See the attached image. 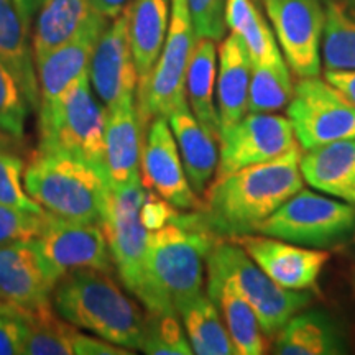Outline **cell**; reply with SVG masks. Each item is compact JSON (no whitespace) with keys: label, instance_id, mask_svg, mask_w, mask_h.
Segmentation results:
<instances>
[{"label":"cell","instance_id":"f35d334b","mask_svg":"<svg viewBox=\"0 0 355 355\" xmlns=\"http://www.w3.org/2000/svg\"><path fill=\"white\" fill-rule=\"evenodd\" d=\"M176 211L178 209H175V207H173L170 202H166L163 198H159L157 193L146 191L145 201L141 204L140 209L141 224L145 225V229L148 230V232L158 230L173 219Z\"/></svg>","mask_w":355,"mask_h":355},{"label":"cell","instance_id":"cb8c5ba5","mask_svg":"<svg viewBox=\"0 0 355 355\" xmlns=\"http://www.w3.org/2000/svg\"><path fill=\"white\" fill-rule=\"evenodd\" d=\"M28 33L13 0H0V61L19 84L28 107L38 112V74Z\"/></svg>","mask_w":355,"mask_h":355},{"label":"cell","instance_id":"bcb514c9","mask_svg":"<svg viewBox=\"0 0 355 355\" xmlns=\"http://www.w3.org/2000/svg\"><path fill=\"white\" fill-rule=\"evenodd\" d=\"M0 313H17V311H15V309H13L10 304L3 303V301H2V300H0Z\"/></svg>","mask_w":355,"mask_h":355},{"label":"cell","instance_id":"c3c4849f","mask_svg":"<svg viewBox=\"0 0 355 355\" xmlns=\"http://www.w3.org/2000/svg\"><path fill=\"white\" fill-rule=\"evenodd\" d=\"M354 241H355V234H354Z\"/></svg>","mask_w":355,"mask_h":355},{"label":"cell","instance_id":"ee69618b","mask_svg":"<svg viewBox=\"0 0 355 355\" xmlns=\"http://www.w3.org/2000/svg\"><path fill=\"white\" fill-rule=\"evenodd\" d=\"M46 2V0H13V3H15L17 10H19L20 17L24 19L25 25L32 26L35 17H37V13L40 12V8L43 7V3Z\"/></svg>","mask_w":355,"mask_h":355},{"label":"cell","instance_id":"7bdbcfd3","mask_svg":"<svg viewBox=\"0 0 355 355\" xmlns=\"http://www.w3.org/2000/svg\"><path fill=\"white\" fill-rule=\"evenodd\" d=\"M91 2L96 12H99L105 19L112 20L130 6L132 0H91Z\"/></svg>","mask_w":355,"mask_h":355},{"label":"cell","instance_id":"f546056e","mask_svg":"<svg viewBox=\"0 0 355 355\" xmlns=\"http://www.w3.org/2000/svg\"><path fill=\"white\" fill-rule=\"evenodd\" d=\"M225 24L245 43L254 64H277L285 61L272 26L254 0H227Z\"/></svg>","mask_w":355,"mask_h":355},{"label":"cell","instance_id":"4dcf8cb0","mask_svg":"<svg viewBox=\"0 0 355 355\" xmlns=\"http://www.w3.org/2000/svg\"><path fill=\"white\" fill-rule=\"evenodd\" d=\"M321 60L326 71L355 69V0H324Z\"/></svg>","mask_w":355,"mask_h":355},{"label":"cell","instance_id":"74e56055","mask_svg":"<svg viewBox=\"0 0 355 355\" xmlns=\"http://www.w3.org/2000/svg\"><path fill=\"white\" fill-rule=\"evenodd\" d=\"M227 0H188V7L198 38L222 42L227 32L225 24Z\"/></svg>","mask_w":355,"mask_h":355},{"label":"cell","instance_id":"7c38bea8","mask_svg":"<svg viewBox=\"0 0 355 355\" xmlns=\"http://www.w3.org/2000/svg\"><path fill=\"white\" fill-rule=\"evenodd\" d=\"M32 241L58 279L74 270H115L101 224L61 219L44 211L42 229Z\"/></svg>","mask_w":355,"mask_h":355},{"label":"cell","instance_id":"60d3db41","mask_svg":"<svg viewBox=\"0 0 355 355\" xmlns=\"http://www.w3.org/2000/svg\"><path fill=\"white\" fill-rule=\"evenodd\" d=\"M133 350L115 345L102 337L86 336L83 332H76L73 340V354L78 355H128Z\"/></svg>","mask_w":355,"mask_h":355},{"label":"cell","instance_id":"30bf717a","mask_svg":"<svg viewBox=\"0 0 355 355\" xmlns=\"http://www.w3.org/2000/svg\"><path fill=\"white\" fill-rule=\"evenodd\" d=\"M146 189L140 178L121 189H109L104 229L114 268L128 293L141 301L145 293V255L148 230L141 224L140 209Z\"/></svg>","mask_w":355,"mask_h":355},{"label":"cell","instance_id":"9c48e42d","mask_svg":"<svg viewBox=\"0 0 355 355\" xmlns=\"http://www.w3.org/2000/svg\"><path fill=\"white\" fill-rule=\"evenodd\" d=\"M286 112L304 152L355 139V104L327 79L300 78Z\"/></svg>","mask_w":355,"mask_h":355},{"label":"cell","instance_id":"8fae6325","mask_svg":"<svg viewBox=\"0 0 355 355\" xmlns=\"http://www.w3.org/2000/svg\"><path fill=\"white\" fill-rule=\"evenodd\" d=\"M283 58L298 78L321 73L324 0H259Z\"/></svg>","mask_w":355,"mask_h":355},{"label":"cell","instance_id":"484cf974","mask_svg":"<svg viewBox=\"0 0 355 355\" xmlns=\"http://www.w3.org/2000/svg\"><path fill=\"white\" fill-rule=\"evenodd\" d=\"M91 0H46L35 17L32 50L35 64L73 40L96 15Z\"/></svg>","mask_w":355,"mask_h":355},{"label":"cell","instance_id":"9a60e30c","mask_svg":"<svg viewBox=\"0 0 355 355\" xmlns=\"http://www.w3.org/2000/svg\"><path fill=\"white\" fill-rule=\"evenodd\" d=\"M278 285L288 290H316L329 252L279 241L268 235H242L234 239Z\"/></svg>","mask_w":355,"mask_h":355},{"label":"cell","instance_id":"836d02e7","mask_svg":"<svg viewBox=\"0 0 355 355\" xmlns=\"http://www.w3.org/2000/svg\"><path fill=\"white\" fill-rule=\"evenodd\" d=\"M150 355H191L189 339L178 313L145 314V329L141 347Z\"/></svg>","mask_w":355,"mask_h":355},{"label":"cell","instance_id":"3957f363","mask_svg":"<svg viewBox=\"0 0 355 355\" xmlns=\"http://www.w3.org/2000/svg\"><path fill=\"white\" fill-rule=\"evenodd\" d=\"M51 303L73 326L121 347H141L145 314L110 272L84 268L66 273L53 290Z\"/></svg>","mask_w":355,"mask_h":355},{"label":"cell","instance_id":"83f0119b","mask_svg":"<svg viewBox=\"0 0 355 355\" xmlns=\"http://www.w3.org/2000/svg\"><path fill=\"white\" fill-rule=\"evenodd\" d=\"M217 79V46L211 38H198L186 73V97L189 109L199 123L219 144L220 122L216 105Z\"/></svg>","mask_w":355,"mask_h":355},{"label":"cell","instance_id":"277c9868","mask_svg":"<svg viewBox=\"0 0 355 355\" xmlns=\"http://www.w3.org/2000/svg\"><path fill=\"white\" fill-rule=\"evenodd\" d=\"M24 180L28 196L50 214L102 225L110 188L107 180L83 159L38 146Z\"/></svg>","mask_w":355,"mask_h":355},{"label":"cell","instance_id":"5bb4252c","mask_svg":"<svg viewBox=\"0 0 355 355\" xmlns=\"http://www.w3.org/2000/svg\"><path fill=\"white\" fill-rule=\"evenodd\" d=\"M140 180L146 191H153L178 211H196L201 199L191 188L175 135L163 115L155 117L141 141Z\"/></svg>","mask_w":355,"mask_h":355},{"label":"cell","instance_id":"6da1fadb","mask_svg":"<svg viewBox=\"0 0 355 355\" xmlns=\"http://www.w3.org/2000/svg\"><path fill=\"white\" fill-rule=\"evenodd\" d=\"M301 157L303 148L296 145L270 162L216 178L199 207L211 232L229 241L257 234L261 222L303 189Z\"/></svg>","mask_w":355,"mask_h":355},{"label":"cell","instance_id":"2e32d148","mask_svg":"<svg viewBox=\"0 0 355 355\" xmlns=\"http://www.w3.org/2000/svg\"><path fill=\"white\" fill-rule=\"evenodd\" d=\"M58 282L33 241L0 247V300L19 314L53 304Z\"/></svg>","mask_w":355,"mask_h":355},{"label":"cell","instance_id":"8992f818","mask_svg":"<svg viewBox=\"0 0 355 355\" xmlns=\"http://www.w3.org/2000/svg\"><path fill=\"white\" fill-rule=\"evenodd\" d=\"M207 279H232L255 311L266 337H275L290 319L313 301L309 291L288 290L266 275L235 241L217 239L206 255Z\"/></svg>","mask_w":355,"mask_h":355},{"label":"cell","instance_id":"4fadbf2b","mask_svg":"<svg viewBox=\"0 0 355 355\" xmlns=\"http://www.w3.org/2000/svg\"><path fill=\"white\" fill-rule=\"evenodd\" d=\"M296 145L300 144L288 117L265 112L247 114L234 127L220 133L216 178L270 162Z\"/></svg>","mask_w":355,"mask_h":355},{"label":"cell","instance_id":"5b68a950","mask_svg":"<svg viewBox=\"0 0 355 355\" xmlns=\"http://www.w3.org/2000/svg\"><path fill=\"white\" fill-rule=\"evenodd\" d=\"M40 148L83 159L105 178L107 109L92 96L89 73L74 81L44 114H38Z\"/></svg>","mask_w":355,"mask_h":355},{"label":"cell","instance_id":"ba28073f","mask_svg":"<svg viewBox=\"0 0 355 355\" xmlns=\"http://www.w3.org/2000/svg\"><path fill=\"white\" fill-rule=\"evenodd\" d=\"M257 232L309 248L337 247L355 234V206L300 189Z\"/></svg>","mask_w":355,"mask_h":355},{"label":"cell","instance_id":"f1b7e54d","mask_svg":"<svg viewBox=\"0 0 355 355\" xmlns=\"http://www.w3.org/2000/svg\"><path fill=\"white\" fill-rule=\"evenodd\" d=\"M176 313L183 321L193 354L235 355L237 349L230 339L222 316L206 291L181 301Z\"/></svg>","mask_w":355,"mask_h":355},{"label":"cell","instance_id":"7dc6e473","mask_svg":"<svg viewBox=\"0 0 355 355\" xmlns=\"http://www.w3.org/2000/svg\"><path fill=\"white\" fill-rule=\"evenodd\" d=\"M352 286H354V291H355V270H354V273H352Z\"/></svg>","mask_w":355,"mask_h":355},{"label":"cell","instance_id":"d6a6232c","mask_svg":"<svg viewBox=\"0 0 355 355\" xmlns=\"http://www.w3.org/2000/svg\"><path fill=\"white\" fill-rule=\"evenodd\" d=\"M295 86L286 61L277 64L252 63L248 112L272 114L288 107Z\"/></svg>","mask_w":355,"mask_h":355},{"label":"cell","instance_id":"ab89813d","mask_svg":"<svg viewBox=\"0 0 355 355\" xmlns=\"http://www.w3.org/2000/svg\"><path fill=\"white\" fill-rule=\"evenodd\" d=\"M24 354V322L19 313H0V355Z\"/></svg>","mask_w":355,"mask_h":355},{"label":"cell","instance_id":"e0dca14e","mask_svg":"<svg viewBox=\"0 0 355 355\" xmlns=\"http://www.w3.org/2000/svg\"><path fill=\"white\" fill-rule=\"evenodd\" d=\"M89 79L105 109L112 107L122 96L137 94L139 74L128 38L127 8L109 21L97 40L89 64Z\"/></svg>","mask_w":355,"mask_h":355},{"label":"cell","instance_id":"52a82bcc","mask_svg":"<svg viewBox=\"0 0 355 355\" xmlns=\"http://www.w3.org/2000/svg\"><path fill=\"white\" fill-rule=\"evenodd\" d=\"M198 35L188 7V0H171V19L163 50L148 81L137 87V110L141 132L158 115L168 117L188 104L186 73L196 46Z\"/></svg>","mask_w":355,"mask_h":355},{"label":"cell","instance_id":"7a4b0ae2","mask_svg":"<svg viewBox=\"0 0 355 355\" xmlns=\"http://www.w3.org/2000/svg\"><path fill=\"white\" fill-rule=\"evenodd\" d=\"M217 239L199 209L176 211L166 225L148 232L140 301L148 313H176L181 301L204 291L206 255Z\"/></svg>","mask_w":355,"mask_h":355},{"label":"cell","instance_id":"f6af8a7d","mask_svg":"<svg viewBox=\"0 0 355 355\" xmlns=\"http://www.w3.org/2000/svg\"><path fill=\"white\" fill-rule=\"evenodd\" d=\"M17 141H19V140H15L13 137L8 135V133L0 130V150H12V152H13Z\"/></svg>","mask_w":355,"mask_h":355},{"label":"cell","instance_id":"603a6c76","mask_svg":"<svg viewBox=\"0 0 355 355\" xmlns=\"http://www.w3.org/2000/svg\"><path fill=\"white\" fill-rule=\"evenodd\" d=\"M166 119L175 135L191 188L198 196H202L209 188L219 163L217 140L199 123L189 105L175 110Z\"/></svg>","mask_w":355,"mask_h":355},{"label":"cell","instance_id":"d4e9b609","mask_svg":"<svg viewBox=\"0 0 355 355\" xmlns=\"http://www.w3.org/2000/svg\"><path fill=\"white\" fill-rule=\"evenodd\" d=\"M127 12L128 38L139 86H141L148 81L165 44L171 19V0H132Z\"/></svg>","mask_w":355,"mask_h":355},{"label":"cell","instance_id":"1f68e13d","mask_svg":"<svg viewBox=\"0 0 355 355\" xmlns=\"http://www.w3.org/2000/svg\"><path fill=\"white\" fill-rule=\"evenodd\" d=\"M19 316L24 322V354L26 355H69L78 327L61 321L53 304L26 311Z\"/></svg>","mask_w":355,"mask_h":355},{"label":"cell","instance_id":"d590c367","mask_svg":"<svg viewBox=\"0 0 355 355\" xmlns=\"http://www.w3.org/2000/svg\"><path fill=\"white\" fill-rule=\"evenodd\" d=\"M28 110L19 84L0 61V130L20 141L24 139Z\"/></svg>","mask_w":355,"mask_h":355},{"label":"cell","instance_id":"ffe728a7","mask_svg":"<svg viewBox=\"0 0 355 355\" xmlns=\"http://www.w3.org/2000/svg\"><path fill=\"white\" fill-rule=\"evenodd\" d=\"M252 58L239 35L230 33L220 42L217 68V114L220 133L234 127L248 112Z\"/></svg>","mask_w":355,"mask_h":355},{"label":"cell","instance_id":"8d00e7d4","mask_svg":"<svg viewBox=\"0 0 355 355\" xmlns=\"http://www.w3.org/2000/svg\"><path fill=\"white\" fill-rule=\"evenodd\" d=\"M43 212H30L0 204V247L32 241L40 234Z\"/></svg>","mask_w":355,"mask_h":355},{"label":"cell","instance_id":"44dd1931","mask_svg":"<svg viewBox=\"0 0 355 355\" xmlns=\"http://www.w3.org/2000/svg\"><path fill=\"white\" fill-rule=\"evenodd\" d=\"M272 352L277 355L349 354L347 336L331 314L321 309L296 313L277 332Z\"/></svg>","mask_w":355,"mask_h":355},{"label":"cell","instance_id":"b9f144b4","mask_svg":"<svg viewBox=\"0 0 355 355\" xmlns=\"http://www.w3.org/2000/svg\"><path fill=\"white\" fill-rule=\"evenodd\" d=\"M326 79L340 92H344L355 104V69L350 71H326Z\"/></svg>","mask_w":355,"mask_h":355},{"label":"cell","instance_id":"e575fe53","mask_svg":"<svg viewBox=\"0 0 355 355\" xmlns=\"http://www.w3.org/2000/svg\"><path fill=\"white\" fill-rule=\"evenodd\" d=\"M25 163L12 150H0V204L30 212H43L40 204L28 196L24 186Z\"/></svg>","mask_w":355,"mask_h":355},{"label":"cell","instance_id":"ac0fdd59","mask_svg":"<svg viewBox=\"0 0 355 355\" xmlns=\"http://www.w3.org/2000/svg\"><path fill=\"white\" fill-rule=\"evenodd\" d=\"M109 21L110 20L104 15L96 13L76 37L38 61V114L48 112L71 84L89 73V64H91L97 40Z\"/></svg>","mask_w":355,"mask_h":355},{"label":"cell","instance_id":"d6986e66","mask_svg":"<svg viewBox=\"0 0 355 355\" xmlns=\"http://www.w3.org/2000/svg\"><path fill=\"white\" fill-rule=\"evenodd\" d=\"M141 141L137 94L130 92L107 109L104 165L110 189H121L140 178Z\"/></svg>","mask_w":355,"mask_h":355},{"label":"cell","instance_id":"4316f807","mask_svg":"<svg viewBox=\"0 0 355 355\" xmlns=\"http://www.w3.org/2000/svg\"><path fill=\"white\" fill-rule=\"evenodd\" d=\"M207 296L219 309L237 355H260L265 352V332L255 311L237 290L232 279H207Z\"/></svg>","mask_w":355,"mask_h":355},{"label":"cell","instance_id":"7402d4cb","mask_svg":"<svg viewBox=\"0 0 355 355\" xmlns=\"http://www.w3.org/2000/svg\"><path fill=\"white\" fill-rule=\"evenodd\" d=\"M301 173L309 186L355 206V139L308 150L301 157Z\"/></svg>","mask_w":355,"mask_h":355}]
</instances>
